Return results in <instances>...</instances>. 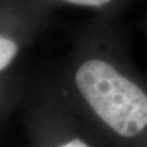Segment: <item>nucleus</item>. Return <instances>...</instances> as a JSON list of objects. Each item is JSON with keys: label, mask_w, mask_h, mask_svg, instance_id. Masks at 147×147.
Masks as SVG:
<instances>
[{"label": "nucleus", "mask_w": 147, "mask_h": 147, "mask_svg": "<svg viewBox=\"0 0 147 147\" xmlns=\"http://www.w3.org/2000/svg\"><path fill=\"white\" fill-rule=\"evenodd\" d=\"M142 147H147V139L145 140V142H144V145H142Z\"/></svg>", "instance_id": "obj_5"}, {"label": "nucleus", "mask_w": 147, "mask_h": 147, "mask_svg": "<svg viewBox=\"0 0 147 147\" xmlns=\"http://www.w3.org/2000/svg\"><path fill=\"white\" fill-rule=\"evenodd\" d=\"M28 147H103L44 76L30 84L25 102Z\"/></svg>", "instance_id": "obj_2"}, {"label": "nucleus", "mask_w": 147, "mask_h": 147, "mask_svg": "<svg viewBox=\"0 0 147 147\" xmlns=\"http://www.w3.org/2000/svg\"><path fill=\"white\" fill-rule=\"evenodd\" d=\"M52 84L103 147H142L147 139V76L108 18L81 38Z\"/></svg>", "instance_id": "obj_1"}, {"label": "nucleus", "mask_w": 147, "mask_h": 147, "mask_svg": "<svg viewBox=\"0 0 147 147\" xmlns=\"http://www.w3.org/2000/svg\"><path fill=\"white\" fill-rule=\"evenodd\" d=\"M40 13L24 0H0V72L11 71L34 36Z\"/></svg>", "instance_id": "obj_3"}, {"label": "nucleus", "mask_w": 147, "mask_h": 147, "mask_svg": "<svg viewBox=\"0 0 147 147\" xmlns=\"http://www.w3.org/2000/svg\"><path fill=\"white\" fill-rule=\"evenodd\" d=\"M31 81L12 71L0 72V127L18 107H22Z\"/></svg>", "instance_id": "obj_4"}]
</instances>
